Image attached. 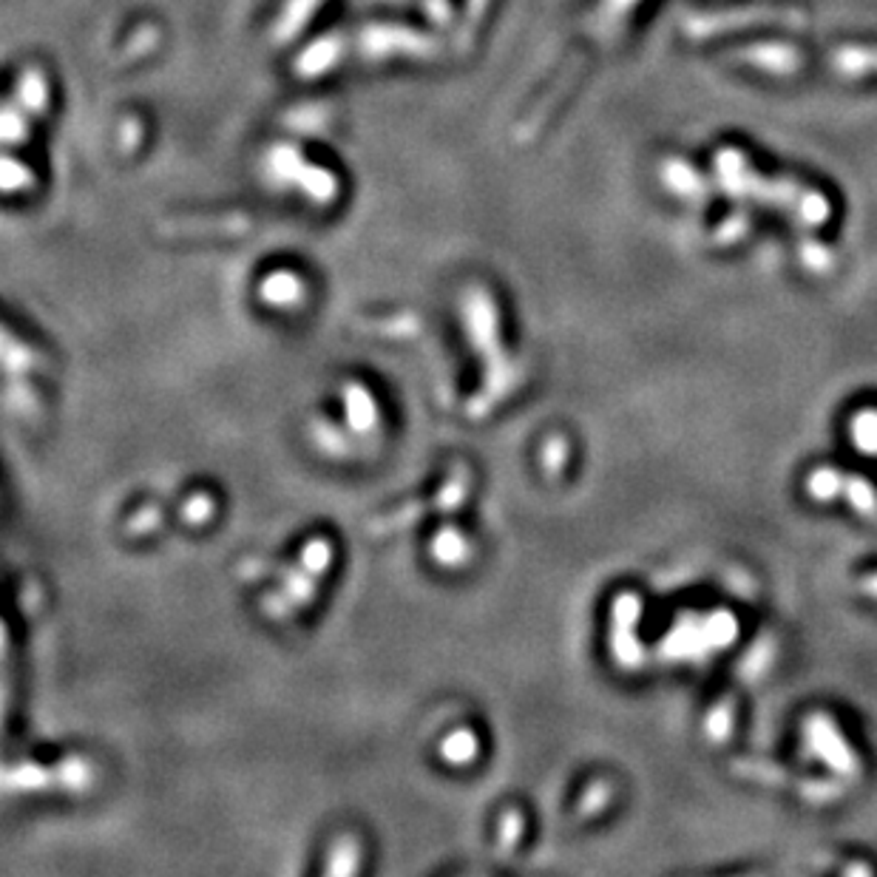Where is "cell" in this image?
I'll use <instances>...</instances> for the list:
<instances>
[{
  "label": "cell",
  "instance_id": "6da1fadb",
  "mask_svg": "<svg viewBox=\"0 0 877 877\" xmlns=\"http://www.w3.org/2000/svg\"><path fill=\"white\" fill-rule=\"evenodd\" d=\"M715 168H719V179L727 191L736 196H755L761 202H775V205L787 207L792 214H798L806 225H821L829 216V202L815 191H806L801 185L789 182V179H761L752 168H747L745 156L738 154L736 148H722L715 156Z\"/></svg>",
  "mask_w": 877,
  "mask_h": 877
},
{
  "label": "cell",
  "instance_id": "7a4b0ae2",
  "mask_svg": "<svg viewBox=\"0 0 877 877\" xmlns=\"http://www.w3.org/2000/svg\"><path fill=\"white\" fill-rule=\"evenodd\" d=\"M358 52L369 60L392 58V54H409V58H432L435 40H429L418 29L401 26V23H372L355 37Z\"/></svg>",
  "mask_w": 877,
  "mask_h": 877
},
{
  "label": "cell",
  "instance_id": "3957f363",
  "mask_svg": "<svg viewBox=\"0 0 877 877\" xmlns=\"http://www.w3.org/2000/svg\"><path fill=\"white\" fill-rule=\"evenodd\" d=\"M759 23H775V26H806L804 12L796 9H770V7H755V9H736V12H713V15H696L685 23L687 35L694 37H713L722 31L741 29V26H759Z\"/></svg>",
  "mask_w": 877,
  "mask_h": 877
},
{
  "label": "cell",
  "instance_id": "277c9868",
  "mask_svg": "<svg viewBox=\"0 0 877 877\" xmlns=\"http://www.w3.org/2000/svg\"><path fill=\"white\" fill-rule=\"evenodd\" d=\"M583 68H585V54H576L574 63H571V66H568L565 72H562L560 77H557V82L551 86V91L539 97L537 105H534V109L529 111V117H525L523 123H520V128H517V140L529 142L531 137H534V134H537L539 128H543V123H546L548 114H551V111L557 109V103L562 100V97H565L568 91H571V86H574V80L580 77V72H583Z\"/></svg>",
  "mask_w": 877,
  "mask_h": 877
},
{
  "label": "cell",
  "instance_id": "5b68a950",
  "mask_svg": "<svg viewBox=\"0 0 877 877\" xmlns=\"http://www.w3.org/2000/svg\"><path fill=\"white\" fill-rule=\"evenodd\" d=\"M733 58L745 60L750 66H759L770 74H796L806 66L804 52L781 43H761L750 46V49H738V52H733Z\"/></svg>",
  "mask_w": 877,
  "mask_h": 877
},
{
  "label": "cell",
  "instance_id": "8992f818",
  "mask_svg": "<svg viewBox=\"0 0 877 877\" xmlns=\"http://www.w3.org/2000/svg\"><path fill=\"white\" fill-rule=\"evenodd\" d=\"M344 46L347 43H344L339 35L321 37V40L307 46L302 52V58L295 60V74H302V77H318V74H325L327 68L339 63L341 54H344Z\"/></svg>",
  "mask_w": 877,
  "mask_h": 877
},
{
  "label": "cell",
  "instance_id": "52a82bcc",
  "mask_svg": "<svg viewBox=\"0 0 877 877\" xmlns=\"http://www.w3.org/2000/svg\"><path fill=\"white\" fill-rule=\"evenodd\" d=\"M17 105H21L26 114H35V117H43L46 109H49V77L40 66H29L26 72H21L15 86V97H12Z\"/></svg>",
  "mask_w": 877,
  "mask_h": 877
},
{
  "label": "cell",
  "instance_id": "ba28073f",
  "mask_svg": "<svg viewBox=\"0 0 877 877\" xmlns=\"http://www.w3.org/2000/svg\"><path fill=\"white\" fill-rule=\"evenodd\" d=\"M829 68L847 77H863V74L877 72V49L869 46H847L829 54Z\"/></svg>",
  "mask_w": 877,
  "mask_h": 877
},
{
  "label": "cell",
  "instance_id": "9c48e42d",
  "mask_svg": "<svg viewBox=\"0 0 877 877\" xmlns=\"http://www.w3.org/2000/svg\"><path fill=\"white\" fill-rule=\"evenodd\" d=\"M165 233H242L247 230L244 216H216V219H174L163 225Z\"/></svg>",
  "mask_w": 877,
  "mask_h": 877
},
{
  "label": "cell",
  "instance_id": "30bf717a",
  "mask_svg": "<svg viewBox=\"0 0 877 877\" xmlns=\"http://www.w3.org/2000/svg\"><path fill=\"white\" fill-rule=\"evenodd\" d=\"M325 0H288L284 3V9H281V17L279 23H276L274 29V37L276 43H288L290 37L295 35V31L302 29L304 23L310 21L313 12H316L318 7H321Z\"/></svg>",
  "mask_w": 877,
  "mask_h": 877
},
{
  "label": "cell",
  "instance_id": "8fae6325",
  "mask_svg": "<svg viewBox=\"0 0 877 877\" xmlns=\"http://www.w3.org/2000/svg\"><path fill=\"white\" fill-rule=\"evenodd\" d=\"M295 182L302 185L313 202H332L335 200V193H339V182H335V177H332L330 170L318 168V165L310 163L302 165Z\"/></svg>",
  "mask_w": 877,
  "mask_h": 877
},
{
  "label": "cell",
  "instance_id": "7c38bea8",
  "mask_svg": "<svg viewBox=\"0 0 877 877\" xmlns=\"http://www.w3.org/2000/svg\"><path fill=\"white\" fill-rule=\"evenodd\" d=\"M662 179L671 191L682 193V196H690V200H696V196H701V193L708 191V185L701 182L699 174H696L690 165L678 163V160H668V163H664Z\"/></svg>",
  "mask_w": 877,
  "mask_h": 877
},
{
  "label": "cell",
  "instance_id": "4fadbf2b",
  "mask_svg": "<svg viewBox=\"0 0 877 877\" xmlns=\"http://www.w3.org/2000/svg\"><path fill=\"white\" fill-rule=\"evenodd\" d=\"M302 165H304V156L290 145H279L267 154V168L274 170V177L288 179V182H295Z\"/></svg>",
  "mask_w": 877,
  "mask_h": 877
},
{
  "label": "cell",
  "instance_id": "5bb4252c",
  "mask_svg": "<svg viewBox=\"0 0 877 877\" xmlns=\"http://www.w3.org/2000/svg\"><path fill=\"white\" fill-rule=\"evenodd\" d=\"M26 140H29V119H26V111H23L15 100H9L7 109H3V142H7L9 148H15Z\"/></svg>",
  "mask_w": 877,
  "mask_h": 877
},
{
  "label": "cell",
  "instance_id": "9a60e30c",
  "mask_svg": "<svg viewBox=\"0 0 877 877\" xmlns=\"http://www.w3.org/2000/svg\"><path fill=\"white\" fill-rule=\"evenodd\" d=\"M488 3H492V0H466V15H463V23H460V31H457V40H455L460 52H466V49L474 43V31L480 29V21H483V15H486Z\"/></svg>",
  "mask_w": 877,
  "mask_h": 877
},
{
  "label": "cell",
  "instance_id": "2e32d148",
  "mask_svg": "<svg viewBox=\"0 0 877 877\" xmlns=\"http://www.w3.org/2000/svg\"><path fill=\"white\" fill-rule=\"evenodd\" d=\"M3 188H7V193L35 188V174L23 163H17L12 154H7V160H3Z\"/></svg>",
  "mask_w": 877,
  "mask_h": 877
},
{
  "label": "cell",
  "instance_id": "e0dca14e",
  "mask_svg": "<svg viewBox=\"0 0 877 877\" xmlns=\"http://www.w3.org/2000/svg\"><path fill=\"white\" fill-rule=\"evenodd\" d=\"M855 437L861 449L877 452V415H861L855 421Z\"/></svg>",
  "mask_w": 877,
  "mask_h": 877
},
{
  "label": "cell",
  "instance_id": "ac0fdd59",
  "mask_svg": "<svg viewBox=\"0 0 877 877\" xmlns=\"http://www.w3.org/2000/svg\"><path fill=\"white\" fill-rule=\"evenodd\" d=\"M142 142V123L134 117L123 119V131H119V145L126 154H134Z\"/></svg>",
  "mask_w": 877,
  "mask_h": 877
},
{
  "label": "cell",
  "instance_id": "d6986e66",
  "mask_svg": "<svg viewBox=\"0 0 877 877\" xmlns=\"http://www.w3.org/2000/svg\"><path fill=\"white\" fill-rule=\"evenodd\" d=\"M137 37H140V35H134L131 40H128L126 49H123V58H126V60H131L134 54H137V58H142V54L151 52V49H154V46L160 43V31H156L154 26H151V31L145 35V40H137Z\"/></svg>",
  "mask_w": 877,
  "mask_h": 877
},
{
  "label": "cell",
  "instance_id": "ffe728a7",
  "mask_svg": "<svg viewBox=\"0 0 877 877\" xmlns=\"http://www.w3.org/2000/svg\"><path fill=\"white\" fill-rule=\"evenodd\" d=\"M427 12H429V21L437 23V26H449L452 23L449 0H427Z\"/></svg>",
  "mask_w": 877,
  "mask_h": 877
},
{
  "label": "cell",
  "instance_id": "44dd1931",
  "mask_svg": "<svg viewBox=\"0 0 877 877\" xmlns=\"http://www.w3.org/2000/svg\"><path fill=\"white\" fill-rule=\"evenodd\" d=\"M745 228H747L745 216H736V221H733V225H724V228H722V237L733 239V237H736V233H741V230H745Z\"/></svg>",
  "mask_w": 877,
  "mask_h": 877
},
{
  "label": "cell",
  "instance_id": "7402d4cb",
  "mask_svg": "<svg viewBox=\"0 0 877 877\" xmlns=\"http://www.w3.org/2000/svg\"><path fill=\"white\" fill-rule=\"evenodd\" d=\"M608 7H611L617 15H622L627 7H634V0H608Z\"/></svg>",
  "mask_w": 877,
  "mask_h": 877
}]
</instances>
